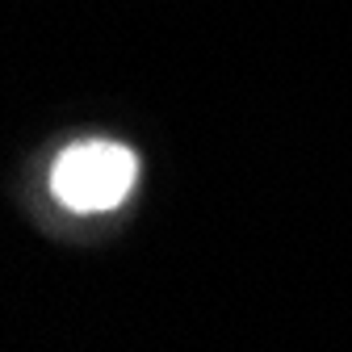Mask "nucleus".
<instances>
[{
	"mask_svg": "<svg viewBox=\"0 0 352 352\" xmlns=\"http://www.w3.org/2000/svg\"><path fill=\"white\" fill-rule=\"evenodd\" d=\"M135 176H139V160L130 147L88 139L55 160L51 189L76 214H101L126 201V193L135 189Z\"/></svg>",
	"mask_w": 352,
	"mask_h": 352,
	"instance_id": "nucleus-1",
	"label": "nucleus"
}]
</instances>
